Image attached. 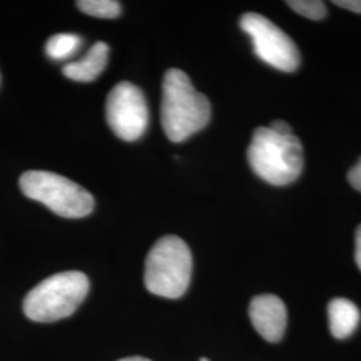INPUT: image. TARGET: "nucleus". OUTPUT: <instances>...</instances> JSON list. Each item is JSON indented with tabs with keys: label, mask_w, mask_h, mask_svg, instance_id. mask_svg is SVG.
Here are the masks:
<instances>
[{
	"label": "nucleus",
	"mask_w": 361,
	"mask_h": 361,
	"mask_svg": "<svg viewBox=\"0 0 361 361\" xmlns=\"http://www.w3.org/2000/svg\"><path fill=\"white\" fill-rule=\"evenodd\" d=\"M212 106L207 97L194 89L190 78L180 68H170L164 78L161 121L171 142H183L207 128Z\"/></svg>",
	"instance_id": "nucleus-1"
},
{
	"label": "nucleus",
	"mask_w": 361,
	"mask_h": 361,
	"mask_svg": "<svg viewBox=\"0 0 361 361\" xmlns=\"http://www.w3.org/2000/svg\"><path fill=\"white\" fill-rule=\"evenodd\" d=\"M247 161L261 180L286 186L300 177L304 150L295 134H279L271 128H258L247 149Z\"/></svg>",
	"instance_id": "nucleus-2"
},
{
	"label": "nucleus",
	"mask_w": 361,
	"mask_h": 361,
	"mask_svg": "<svg viewBox=\"0 0 361 361\" xmlns=\"http://www.w3.org/2000/svg\"><path fill=\"white\" fill-rule=\"evenodd\" d=\"M90 289L89 279L77 271L52 274L31 289L23 301V312L37 323H54L71 316Z\"/></svg>",
	"instance_id": "nucleus-3"
},
{
	"label": "nucleus",
	"mask_w": 361,
	"mask_h": 361,
	"mask_svg": "<svg viewBox=\"0 0 361 361\" xmlns=\"http://www.w3.org/2000/svg\"><path fill=\"white\" fill-rule=\"evenodd\" d=\"M193 271L189 246L177 235L159 238L145 262V285L150 293L166 298H180L188 290Z\"/></svg>",
	"instance_id": "nucleus-4"
},
{
	"label": "nucleus",
	"mask_w": 361,
	"mask_h": 361,
	"mask_svg": "<svg viewBox=\"0 0 361 361\" xmlns=\"http://www.w3.org/2000/svg\"><path fill=\"white\" fill-rule=\"evenodd\" d=\"M19 185L27 198L38 201L65 219L86 217L94 209V198L86 189L51 171H26Z\"/></svg>",
	"instance_id": "nucleus-5"
},
{
	"label": "nucleus",
	"mask_w": 361,
	"mask_h": 361,
	"mask_svg": "<svg viewBox=\"0 0 361 361\" xmlns=\"http://www.w3.org/2000/svg\"><path fill=\"white\" fill-rule=\"evenodd\" d=\"M240 25L252 39L255 54L262 62L285 73L298 68L301 56L296 43L280 27L255 13L243 15Z\"/></svg>",
	"instance_id": "nucleus-6"
},
{
	"label": "nucleus",
	"mask_w": 361,
	"mask_h": 361,
	"mask_svg": "<svg viewBox=\"0 0 361 361\" xmlns=\"http://www.w3.org/2000/svg\"><path fill=\"white\" fill-rule=\"evenodd\" d=\"M106 119L121 140L133 142L141 138L149 122L142 90L130 82L118 83L107 97Z\"/></svg>",
	"instance_id": "nucleus-7"
},
{
	"label": "nucleus",
	"mask_w": 361,
	"mask_h": 361,
	"mask_svg": "<svg viewBox=\"0 0 361 361\" xmlns=\"http://www.w3.org/2000/svg\"><path fill=\"white\" fill-rule=\"evenodd\" d=\"M249 317L262 338L277 343L283 338L288 323V312L283 300L274 295L256 296L249 305Z\"/></svg>",
	"instance_id": "nucleus-8"
},
{
	"label": "nucleus",
	"mask_w": 361,
	"mask_h": 361,
	"mask_svg": "<svg viewBox=\"0 0 361 361\" xmlns=\"http://www.w3.org/2000/svg\"><path fill=\"white\" fill-rule=\"evenodd\" d=\"M110 49L104 42H97L87 54L77 62L63 67L66 78L75 82H92L104 73L109 62Z\"/></svg>",
	"instance_id": "nucleus-9"
},
{
	"label": "nucleus",
	"mask_w": 361,
	"mask_h": 361,
	"mask_svg": "<svg viewBox=\"0 0 361 361\" xmlns=\"http://www.w3.org/2000/svg\"><path fill=\"white\" fill-rule=\"evenodd\" d=\"M329 328L336 338H347L360 323V310L348 298H334L328 305Z\"/></svg>",
	"instance_id": "nucleus-10"
},
{
	"label": "nucleus",
	"mask_w": 361,
	"mask_h": 361,
	"mask_svg": "<svg viewBox=\"0 0 361 361\" xmlns=\"http://www.w3.org/2000/svg\"><path fill=\"white\" fill-rule=\"evenodd\" d=\"M82 46V39L74 34H56L47 40L46 54L54 61L73 56Z\"/></svg>",
	"instance_id": "nucleus-11"
},
{
	"label": "nucleus",
	"mask_w": 361,
	"mask_h": 361,
	"mask_svg": "<svg viewBox=\"0 0 361 361\" xmlns=\"http://www.w3.org/2000/svg\"><path fill=\"white\" fill-rule=\"evenodd\" d=\"M77 6L82 13L104 19L118 18L122 11L121 3L116 0H80Z\"/></svg>",
	"instance_id": "nucleus-12"
},
{
	"label": "nucleus",
	"mask_w": 361,
	"mask_h": 361,
	"mask_svg": "<svg viewBox=\"0 0 361 361\" xmlns=\"http://www.w3.org/2000/svg\"><path fill=\"white\" fill-rule=\"evenodd\" d=\"M286 4L293 11L312 20H322L326 15V6L322 0H289Z\"/></svg>",
	"instance_id": "nucleus-13"
},
{
	"label": "nucleus",
	"mask_w": 361,
	"mask_h": 361,
	"mask_svg": "<svg viewBox=\"0 0 361 361\" xmlns=\"http://www.w3.org/2000/svg\"><path fill=\"white\" fill-rule=\"evenodd\" d=\"M348 180L349 183L361 193V158L357 161V164L349 170Z\"/></svg>",
	"instance_id": "nucleus-14"
},
{
	"label": "nucleus",
	"mask_w": 361,
	"mask_h": 361,
	"mask_svg": "<svg viewBox=\"0 0 361 361\" xmlns=\"http://www.w3.org/2000/svg\"><path fill=\"white\" fill-rule=\"evenodd\" d=\"M334 4L352 13H361V0H335Z\"/></svg>",
	"instance_id": "nucleus-15"
},
{
	"label": "nucleus",
	"mask_w": 361,
	"mask_h": 361,
	"mask_svg": "<svg viewBox=\"0 0 361 361\" xmlns=\"http://www.w3.org/2000/svg\"><path fill=\"white\" fill-rule=\"evenodd\" d=\"M273 131L279 133V134H293L290 126L284 122V121H274L271 122V126H269Z\"/></svg>",
	"instance_id": "nucleus-16"
},
{
	"label": "nucleus",
	"mask_w": 361,
	"mask_h": 361,
	"mask_svg": "<svg viewBox=\"0 0 361 361\" xmlns=\"http://www.w3.org/2000/svg\"><path fill=\"white\" fill-rule=\"evenodd\" d=\"M355 259L356 265L361 271V225L356 231V249H355Z\"/></svg>",
	"instance_id": "nucleus-17"
},
{
	"label": "nucleus",
	"mask_w": 361,
	"mask_h": 361,
	"mask_svg": "<svg viewBox=\"0 0 361 361\" xmlns=\"http://www.w3.org/2000/svg\"><path fill=\"white\" fill-rule=\"evenodd\" d=\"M118 361H152L146 357H140V356H133V357H126V359H121Z\"/></svg>",
	"instance_id": "nucleus-18"
},
{
	"label": "nucleus",
	"mask_w": 361,
	"mask_h": 361,
	"mask_svg": "<svg viewBox=\"0 0 361 361\" xmlns=\"http://www.w3.org/2000/svg\"><path fill=\"white\" fill-rule=\"evenodd\" d=\"M200 361H207V359H201Z\"/></svg>",
	"instance_id": "nucleus-19"
}]
</instances>
